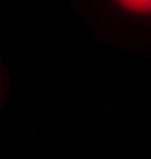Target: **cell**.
I'll list each match as a JSON object with an SVG mask.
<instances>
[{
	"label": "cell",
	"instance_id": "cell-1",
	"mask_svg": "<svg viewBox=\"0 0 151 159\" xmlns=\"http://www.w3.org/2000/svg\"><path fill=\"white\" fill-rule=\"evenodd\" d=\"M119 5L132 13L151 15V0H126V2H119Z\"/></svg>",
	"mask_w": 151,
	"mask_h": 159
}]
</instances>
